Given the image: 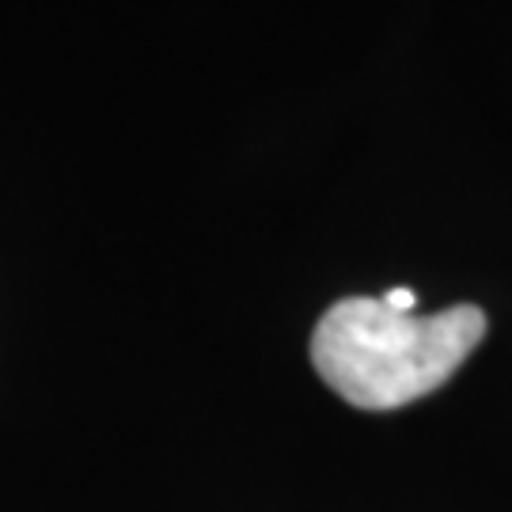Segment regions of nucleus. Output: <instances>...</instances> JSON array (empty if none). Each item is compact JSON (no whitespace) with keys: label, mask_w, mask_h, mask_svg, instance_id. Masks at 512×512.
<instances>
[{"label":"nucleus","mask_w":512,"mask_h":512,"mask_svg":"<svg viewBox=\"0 0 512 512\" xmlns=\"http://www.w3.org/2000/svg\"><path fill=\"white\" fill-rule=\"evenodd\" d=\"M486 334V311L456 304L437 315H403L384 296H349L319 319L311 365L357 410H399L456 376Z\"/></svg>","instance_id":"nucleus-1"},{"label":"nucleus","mask_w":512,"mask_h":512,"mask_svg":"<svg viewBox=\"0 0 512 512\" xmlns=\"http://www.w3.org/2000/svg\"><path fill=\"white\" fill-rule=\"evenodd\" d=\"M387 308L403 311V315H414V304H418V296L410 293V289H391V293L384 296Z\"/></svg>","instance_id":"nucleus-2"}]
</instances>
